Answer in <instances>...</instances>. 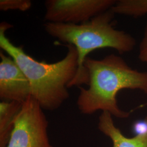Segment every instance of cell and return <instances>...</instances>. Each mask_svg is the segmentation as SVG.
I'll return each mask as SVG.
<instances>
[{
	"label": "cell",
	"mask_w": 147,
	"mask_h": 147,
	"mask_svg": "<svg viewBox=\"0 0 147 147\" xmlns=\"http://www.w3.org/2000/svg\"><path fill=\"white\" fill-rule=\"evenodd\" d=\"M116 0H47V22L80 24L110 10Z\"/></svg>",
	"instance_id": "obj_5"
},
{
	"label": "cell",
	"mask_w": 147,
	"mask_h": 147,
	"mask_svg": "<svg viewBox=\"0 0 147 147\" xmlns=\"http://www.w3.org/2000/svg\"><path fill=\"white\" fill-rule=\"evenodd\" d=\"M32 5L30 0H1L0 10H18L26 11L31 8Z\"/></svg>",
	"instance_id": "obj_10"
},
{
	"label": "cell",
	"mask_w": 147,
	"mask_h": 147,
	"mask_svg": "<svg viewBox=\"0 0 147 147\" xmlns=\"http://www.w3.org/2000/svg\"><path fill=\"white\" fill-rule=\"evenodd\" d=\"M111 10L115 14L139 17L147 14V0H119Z\"/></svg>",
	"instance_id": "obj_9"
},
{
	"label": "cell",
	"mask_w": 147,
	"mask_h": 147,
	"mask_svg": "<svg viewBox=\"0 0 147 147\" xmlns=\"http://www.w3.org/2000/svg\"><path fill=\"white\" fill-rule=\"evenodd\" d=\"M0 98L24 103L31 96L30 84L14 60L0 51Z\"/></svg>",
	"instance_id": "obj_6"
},
{
	"label": "cell",
	"mask_w": 147,
	"mask_h": 147,
	"mask_svg": "<svg viewBox=\"0 0 147 147\" xmlns=\"http://www.w3.org/2000/svg\"><path fill=\"white\" fill-rule=\"evenodd\" d=\"M98 128L111 140L112 147H147V117L135 123L134 128L138 134L132 138L123 135L121 130L115 126L112 116L108 112H102L100 115Z\"/></svg>",
	"instance_id": "obj_7"
},
{
	"label": "cell",
	"mask_w": 147,
	"mask_h": 147,
	"mask_svg": "<svg viewBox=\"0 0 147 147\" xmlns=\"http://www.w3.org/2000/svg\"><path fill=\"white\" fill-rule=\"evenodd\" d=\"M32 96L22 104L6 147H53L47 134L48 121Z\"/></svg>",
	"instance_id": "obj_4"
},
{
	"label": "cell",
	"mask_w": 147,
	"mask_h": 147,
	"mask_svg": "<svg viewBox=\"0 0 147 147\" xmlns=\"http://www.w3.org/2000/svg\"><path fill=\"white\" fill-rule=\"evenodd\" d=\"M115 14L110 9L80 24L47 22L44 27L50 36L67 45H71L78 53V69L69 88L88 84V74L84 68L88 55L99 49L112 48L119 53L131 51L136 40L130 34L114 27Z\"/></svg>",
	"instance_id": "obj_3"
},
{
	"label": "cell",
	"mask_w": 147,
	"mask_h": 147,
	"mask_svg": "<svg viewBox=\"0 0 147 147\" xmlns=\"http://www.w3.org/2000/svg\"><path fill=\"white\" fill-rule=\"evenodd\" d=\"M23 103L14 101L0 102V147H6Z\"/></svg>",
	"instance_id": "obj_8"
},
{
	"label": "cell",
	"mask_w": 147,
	"mask_h": 147,
	"mask_svg": "<svg viewBox=\"0 0 147 147\" xmlns=\"http://www.w3.org/2000/svg\"><path fill=\"white\" fill-rule=\"evenodd\" d=\"M138 57L142 62L147 64V23L143 38L140 45Z\"/></svg>",
	"instance_id": "obj_11"
},
{
	"label": "cell",
	"mask_w": 147,
	"mask_h": 147,
	"mask_svg": "<svg viewBox=\"0 0 147 147\" xmlns=\"http://www.w3.org/2000/svg\"><path fill=\"white\" fill-rule=\"evenodd\" d=\"M11 25H0V47L13 58L28 79L31 96L43 110L58 109L69 97V85L78 69V53L71 45H67L65 56L57 62H39L25 53L23 47L16 46L5 35Z\"/></svg>",
	"instance_id": "obj_2"
},
{
	"label": "cell",
	"mask_w": 147,
	"mask_h": 147,
	"mask_svg": "<svg viewBox=\"0 0 147 147\" xmlns=\"http://www.w3.org/2000/svg\"><path fill=\"white\" fill-rule=\"evenodd\" d=\"M88 88L80 87L77 105L81 113L91 115L101 110L125 118L130 113L119 107L117 95L123 89H138L147 94V71L132 69L120 56L111 54L101 59L87 57Z\"/></svg>",
	"instance_id": "obj_1"
}]
</instances>
